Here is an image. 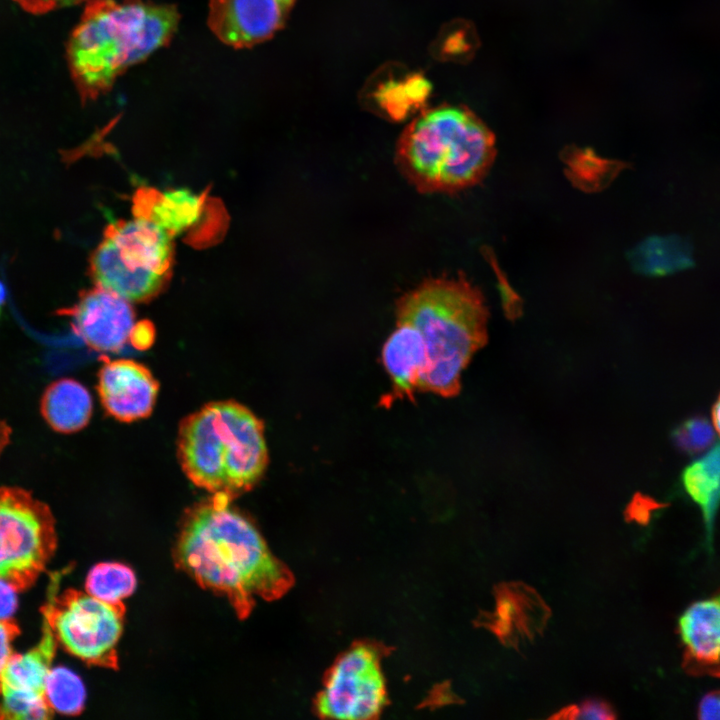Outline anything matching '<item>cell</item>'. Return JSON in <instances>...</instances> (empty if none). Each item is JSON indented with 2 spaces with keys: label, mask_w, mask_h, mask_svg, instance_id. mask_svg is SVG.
<instances>
[{
  "label": "cell",
  "mask_w": 720,
  "mask_h": 720,
  "mask_svg": "<svg viewBox=\"0 0 720 720\" xmlns=\"http://www.w3.org/2000/svg\"><path fill=\"white\" fill-rule=\"evenodd\" d=\"M97 390L110 416L121 422H133L152 413L159 383L143 364L117 359L105 362L99 370Z\"/></svg>",
  "instance_id": "cell-13"
},
{
  "label": "cell",
  "mask_w": 720,
  "mask_h": 720,
  "mask_svg": "<svg viewBox=\"0 0 720 720\" xmlns=\"http://www.w3.org/2000/svg\"><path fill=\"white\" fill-rule=\"evenodd\" d=\"M177 456L195 486L233 500L252 489L267 468L263 422L236 401L208 403L180 423Z\"/></svg>",
  "instance_id": "cell-4"
},
{
  "label": "cell",
  "mask_w": 720,
  "mask_h": 720,
  "mask_svg": "<svg viewBox=\"0 0 720 720\" xmlns=\"http://www.w3.org/2000/svg\"><path fill=\"white\" fill-rule=\"evenodd\" d=\"M396 317L424 342L427 368L418 391L456 396L463 370L487 343L488 309L479 289L463 276L426 279L399 298Z\"/></svg>",
  "instance_id": "cell-3"
},
{
  "label": "cell",
  "mask_w": 720,
  "mask_h": 720,
  "mask_svg": "<svg viewBox=\"0 0 720 720\" xmlns=\"http://www.w3.org/2000/svg\"><path fill=\"white\" fill-rule=\"evenodd\" d=\"M123 602H107L88 592L68 589L49 594L43 607L57 643L88 665L118 670L117 646L124 628Z\"/></svg>",
  "instance_id": "cell-8"
},
{
  "label": "cell",
  "mask_w": 720,
  "mask_h": 720,
  "mask_svg": "<svg viewBox=\"0 0 720 720\" xmlns=\"http://www.w3.org/2000/svg\"><path fill=\"white\" fill-rule=\"evenodd\" d=\"M678 627L685 672L720 678V594L692 603L680 616Z\"/></svg>",
  "instance_id": "cell-15"
},
{
  "label": "cell",
  "mask_w": 720,
  "mask_h": 720,
  "mask_svg": "<svg viewBox=\"0 0 720 720\" xmlns=\"http://www.w3.org/2000/svg\"><path fill=\"white\" fill-rule=\"evenodd\" d=\"M495 156L494 136L470 111L442 106L425 111L402 132L395 159L423 193H451L479 182Z\"/></svg>",
  "instance_id": "cell-5"
},
{
  "label": "cell",
  "mask_w": 720,
  "mask_h": 720,
  "mask_svg": "<svg viewBox=\"0 0 720 720\" xmlns=\"http://www.w3.org/2000/svg\"><path fill=\"white\" fill-rule=\"evenodd\" d=\"M711 417L713 421L714 428L718 432L720 436V393L718 394L715 402L712 405L711 409Z\"/></svg>",
  "instance_id": "cell-31"
},
{
  "label": "cell",
  "mask_w": 720,
  "mask_h": 720,
  "mask_svg": "<svg viewBox=\"0 0 720 720\" xmlns=\"http://www.w3.org/2000/svg\"><path fill=\"white\" fill-rule=\"evenodd\" d=\"M92 398L80 382L62 378L51 383L41 398V414L48 425L60 433L83 429L92 415Z\"/></svg>",
  "instance_id": "cell-17"
},
{
  "label": "cell",
  "mask_w": 720,
  "mask_h": 720,
  "mask_svg": "<svg viewBox=\"0 0 720 720\" xmlns=\"http://www.w3.org/2000/svg\"><path fill=\"white\" fill-rule=\"evenodd\" d=\"M20 633L16 622L0 620V680L3 669L13 654L12 643Z\"/></svg>",
  "instance_id": "cell-26"
},
{
  "label": "cell",
  "mask_w": 720,
  "mask_h": 720,
  "mask_svg": "<svg viewBox=\"0 0 720 720\" xmlns=\"http://www.w3.org/2000/svg\"><path fill=\"white\" fill-rule=\"evenodd\" d=\"M45 699L53 712L77 715L84 709L85 686L81 678L70 669L52 667L45 682Z\"/></svg>",
  "instance_id": "cell-23"
},
{
  "label": "cell",
  "mask_w": 720,
  "mask_h": 720,
  "mask_svg": "<svg viewBox=\"0 0 720 720\" xmlns=\"http://www.w3.org/2000/svg\"><path fill=\"white\" fill-rule=\"evenodd\" d=\"M57 547L47 504L19 487H0V579L18 591L35 583Z\"/></svg>",
  "instance_id": "cell-7"
},
{
  "label": "cell",
  "mask_w": 720,
  "mask_h": 720,
  "mask_svg": "<svg viewBox=\"0 0 720 720\" xmlns=\"http://www.w3.org/2000/svg\"><path fill=\"white\" fill-rule=\"evenodd\" d=\"M6 300V289L4 284L0 281V307L5 303Z\"/></svg>",
  "instance_id": "cell-32"
},
{
  "label": "cell",
  "mask_w": 720,
  "mask_h": 720,
  "mask_svg": "<svg viewBox=\"0 0 720 720\" xmlns=\"http://www.w3.org/2000/svg\"><path fill=\"white\" fill-rule=\"evenodd\" d=\"M31 14H45L60 8L79 4L87 0H12Z\"/></svg>",
  "instance_id": "cell-27"
},
{
  "label": "cell",
  "mask_w": 720,
  "mask_h": 720,
  "mask_svg": "<svg viewBox=\"0 0 720 720\" xmlns=\"http://www.w3.org/2000/svg\"><path fill=\"white\" fill-rule=\"evenodd\" d=\"M59 314L67 316L74 333L98 352L120 350L136 326L130 302L99 287L84 292L72 307Z\"/></svg>",
  "instance_id": "cell-11"
},
{
  "label": "cell",
  "mask_w": 720,
  "mask_h": 720,
  "mask_svg": "<svg viewBox=\"0 0 720 720\" xmlns=\"http://www.w3.org/2000/svg\"><path fill=\"white\" fill-rule=\"evenodd\" d=\"M634 268L652 276L666 275L693 266L692 247L681 236H654L641 242L631 254Z\"/></svg>",
  "instance_id": "cell-20"
},
{
  "label": "cell",
  "mask_w": 720,
  "mask_h": 720,
  "mask_svg": "<svg viewBox=\"0 0 720 720\" xmlns=\"http://www.w3.org/2000/svg\"><path fill=\"white\" fill-rule=\"evenodd\" d=\"M231 501L212 495L187 509L173 559L200 587L224 596L243 619L257 599L271 600L285 592L290 575L256 526Z\"/></svg>",
  "instance_id": "cell-1"
},
{
  "label": "cell",
  "mask_w": 720,
  "mask_h": 720,
  "mask_svg": "<svg viewBox=\"0 0 720 720\" xmlns=\"http://www.w3.org/2000/svg\"><path fill=\"white\" fill-rule=\"evenodd\" d=\"M285 8L289 9L293 4L294 0H279Z\"/></svg>",
  "instance_id": "cell-33"
},
{
  "label": "cell",
  "mask_w": 720,
  "mask_h": 720,
  "mask_svg": "<svg viewBox=\"0 0 720 720\" xmlns=\"http://www.w3.org/2000/svg\"><path fill=\"white\" fill-rule=\"evenodd\" d=\"M617 716L609 703L602 699H586L580 705H569L556 712L552 719L612 720Z\"/></svg>",
  "instance_id": "cell-25"
},
{
  "label": "cell",
  "mask_w": 720,
  "mask_h": 720,
  "mask_svg": "<svg viewBox=\"0 0 720 720\" xmlns=\"http://www.w3.org/2000/svg\"><path fill=\"white\" fill-rule=\"evenodd\" d=\"M18 592L12 584L0 579V620H12L17 609Z\"/></svg>",
  "instance_id": "cell-28"
},
{
  "label": "cell",
  "mask_w": 720,
  "mask_h": 720,
  "mask_svg": "<svg viewBox=\"0 0 720 720\" xmlns=\"http://www.w3.org/2000/svg\"><path fill=\"white\" fill-rule=\"evenodd\" d=\"M146 202L144 216L171 235L181 233L197 223L203 213L204 198L186 188L153 192Z\"/></svg>",
  "instance_id": "cell-19"
},
{
  "label": "cell",
  "mask_w": 720,
  "mask_h": 720,
  "mask_svg": "<svg viewBox=\"0 0 720 720\" xmlns=\"http://www.w3.org/2000/svg\"><path fill=\"white\" fill-rule=\"evenodd\" d=\"M177 9L144 0H87L67 43L73 82L83 101L106 93L129 67L165 46L178 23Z\"/></svg>",
  "instance_id": "cell-2"
},
{
  "label": "cell",
  "mask_w": 720,
  "mask_h": 720,
  "mask_svg": "<svg viewBox=\"0 0 720 720\" xmlns=\"http://www.w3.org/2000/svg\"><path fill=\"white\" fill-rule=\"evenodd\" d=\"M134 571L118 562H101L93 566L85 580V591L107 602H121L136 588Z\"/></svg>",
  "instance_id": "cell-22"
},
{
  "label": "cell",
  "mask_w": 720,
  "mask_h": 720,
  "mask_svg": "<svg viewBox=\"0 0 720 720\" xmlns=\"http://www.w3.org/2000/svg\"><path fill=\"white\" fill-rule=\"evenodd\" d=\"M0 311H1V307H0Z\"/></svg>",
  "instance_id": "cell-34"
},
{
  "label": "cell",
  "mask_w": 720,
  "mask_h": 720,
  "mask_svg": "<svg viewBox=\"0 0 720 720\" xmlns=\"http://www.w3.org/2000/svg\"><path fill=\"white\" fill-rule=\"evenodd\" d=\"M657 505L649 498L637 497L626 512L627 520H634L638 523H646L649 513Z\"/></svg>",
  "instance_id": "cell-30"
},
{
  "label": "cell",
  "mask_w": 720,
  "mask_h": 720,
  "mask_svg": "<svg viewBox=\"0 0 720 720\" xmlns=\"http://www.w3.org/2000/svg\"><path fill=\"white\" fill-rule=\"evenodd\" d=\"M56 638L45 618L42 636L30 650L6 663L0 680V719L43 720L53 715L45 699V682L52 668Z\"/></svg>",
  "instance_id": "cell-10"
},
{
  "label": "cell",
  "mask_w": 720,
  "mask_h": 720,
  "mask_svg": "<svg viewBox=\"0 0 720 720\" xmlns=\"http://www.w3.org/2000/svg\"><path fill=\"white\" fill-rule=\"evenodd\" d=\"M680 484L701 511L707 544L710 545L720 506V442L684 467Z\"/></svg>",
  "instance_id": "cell-18"
},
{
  "label": "cell",
  "mask_w": 720,
  "mask_h": 720,
  "mask_svg": "<svg viewBox=\"0 0 720 720\" xmlns=\"http://www.w3.org/2000/svg\"><path fill=\"white\" fill-rule=\"evenodd\" d=\"M699 719H720V690L705 694L698 705Z\"/></svg>",
  "instance_id": "cell-29"
},
{
  "label": "cell",
  "mask_w": 720,
  "mask_h": 720,
  "mask_svg": "<svg viewBox=\"0 0 720 720\" xmlns=\"http://www.w3.org/2000/svg\"><path fill=\"white\" fill-rule=\"evenodd\" d=\"M429 90V84L422 77L411 75L380 84L375 98L390 118L401 120L425 101Z\"/></svg>",
  "instance_id": "cell-21"
},
{
  "label": "cell",
  "mask_w": 720,
  "mask_h": 720,
  "mask_svg": "<svg viewBox=\"0 0 720 720\" xmlns=\"http://www.w3.org/2000/svg\"><path fill=\"white\" fill-rule=\"evenodd\" d=\"M382 360L392 380V391L381 400L390 405L394 400L409 398L418 391L427 368V355L419 331L406 323L396 329L384 343Z\"/></svg>",
  "instance_id": "cell-16"
},
{
  "label": "cell",
  "mask_w": 720,
  "mask_h": 720,
  "mask_svg": "<svg viewBox=\"0 0 720 720\" xmlns=\"http://www.w3.org/2000/svg\"><path fill=\"white\" fill-rule=\"evenodd\" d=\"M493 594L495 610L481 611L478 626L516 650L521 641L534 640L543 633L551 610L535 589L523 582H504L494 586Z\"/></svg>",
  "instance_id": "cell-12"
},
{
  "label": "cell",
  "mask_w": 720,
  "mask_h": 720,
  "mask_svg": "<svg viewBox=\"0 0 720 720\" xmlns=\"http://www.w3.org/2000/svg\"><path fill=\"white\" fill-rule=\"evenodd\" d=\"M172 236L139 215L109 226L90 262L97 287L130 303L156 296L170 272Z\"/></svg>",
  "instance_id": "cell-6"
},
{
  "label": "cell",
  "mask_w": 720,
  "mask_h": 720,
  "mask_svg": "<svg viewBox=\"0 0 720 720\" xmlns=\"http://www.w3.org/2000/svg\"><path fill=\"white\" fill-rule=\"evenodd\" d=\"M287 11L279 0H210L208 25L223 43L251 47L271 38Z\"/></svg>",
  "instance_id": "cell-14"
},
{
  "label": "cell",
  "mask_w": 720,
  "mask_h": 720,
  "mask_svg": "<svg viewBox=\"0 0 720 720\" xmlns=\"http://www.w3.org/2000/svg\"><path fill=\"white\" fill-rule=\"evenodd\" d=\"M673 446L686 456H696L711 446L715 434L703 415H693L678 423L671 431Z\"/></svg>",
  "instance_id": "cell-24"
},
{
  "label": "cell",
  "mask_w": 720,
  "mask_h": 720,
  "mask_svg": "<svg viewBox=\"0 0 720 720\" xmlns=\"http://www.w3.org/2000/svg\"><path fill=\"white\" fill-rule=\"evenodd\" d=\"M386 700L380 654L371 645L358 644L348 649L331 667L316 707L326 718L363 720L382 712Z\"/></svg>",
  "instance_id": "cell-9"
}]
</instances>
